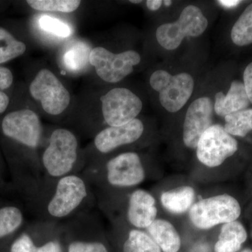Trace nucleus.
<instances>
[{
  "mask_svg": "<svg viewBox=\"0 0 252 252\" xmlns=\"http://www.w3.org/2000/svg\"><path fill=\"white\" fill-rule=\"evenodd\" d=\"M78 141L70 130H55L41 157L44 170L49 177L59 179L69 175L78 157Z\"/></svg>",
  "mask_w": 252,
  "mask_h": 252,
  "instance_id": "1",
  "label": "nucleus"
},
{
  "mask_svg": "<svg viewBox=\"0 0 252 252\" xmlns=\"http://www.w3.org/2000/svg\"><path fill=\"white\" fill-rule=\"evenodd\" d=\"M241 214L238 200L228 194L202 199L189 210V218L196 228L208 230L220 223L234 221Z\"/></svg>",
  "mask_w": 252,
  "mask_h": 252,
  "instance_id": "2",
  "label": "nucleus"
},
{
  "mask_svg": "<svg viewBox=\"0 0 252 252\" xmlns=\"http://www.w3.org/2000/svg\"><path fill=\"white\" fill-rule=\"evenodd\" d=\"M208 21L198 6L189 5L173 23H165L157 28L158 44L169 51L177 49L187 36L196 37L206 31Z\"/></svg>",
  "mask_w": 252,
  "mask_h": 252,
  "instance_id": "3",
  "label": "nucleus"
},
{
  "mask_svg": "<svg viewBox=\"0 0 252 252\" xmlns=\"http://www.w3.org/2000/svg\"><path fill=\"white\" fill-rule=\"evenodd\" d=\"M154 91L159 93V100L167 112L175 113L183 108L193 92V78L188 73L172 75L165 70H157L149 80Z\"/></svg>",
  "mask_w": 252,
  "mask_h": 252,
  "instance_id": "4",
  "label": "nucleus"
},
{
  "mask_svg": "<svg viewBox=\"0 0 252 252\" xmlns=\"http://www.w3.org/2000/svg\"><path fill=\"white\" fill-rule=\"evenodd\" d=\"M89 190L80 176L69 174L58 180L54 195L46 206L49 216L54 219L70 216L84 203Z\"/></svg>",
  "mask_w": 252,
  "mask_h": 252,
  "instance_id": "5",
  "label": "nucleus"
},
{
  "mask_svg": "<svg viewBox=\"0 0 252 252\" xmlns=\"http://www.w3.org/2000/svg\"><path fill=\"white\" fill-rule=\"evenodd\" d=\"M140 61V55L132 50L116 54L99 46L91 50L89 55V63L98 77L108 83L119 82L130 75Z\"/></svg>",
  "mask_w": 252,
  "mask_h": 252,
  "instance_id": "6",
  "label": "nucleus"
},
{
  "mask_svg": "<svg viewBox=\"0 0 252 252\" xmlns=\"http://www.w3.org/2000/svg\"><path fill=\"white\" fill-rule=\"evenodd\" d=\"M32 97L41 102V107L50 115L62 114L70 104L71 96L57 77L47 69L36 74L30 86Z\"/></svg>",
  "mask_w": 252,
  "mask_h": 252,
  "instance_id": "7",
  "label": "nucleus"
},
{
  "mask_svg": "<svg viewBox=\"0 0 252 252\" xmlns=\"http://www.w3.org/2000/svg\"><path fill=\"white\" fill-rule=\"evenodd\" d=\"M238 144L223 126L215 124L203 134L196 147L199 161L209 167L220 166L238 151Z\"/></svg>",
  "mask_w": 252,
  "mask_h": 252,
  "instance_id": "8",
  "label": "nucleus"
},
{
  "mask_svg": "<svg viewBox=\"0 0 252 252\" xmlns=\"http://www.w3.org/2000/svg\"><path fill=\"white\" fill-rule=\"evenodd\" d=\"M104 122L110 127L128 124L140 114L142 100L126 88H115L100 97Z\"/></svg>",
  "mask_w": 252,
  "mask_h": 252,
  "instance_id": "9",
  "label": "nucleus"
},
{
  "mask_svg": "<svg viewBox=\"0 0 252 252\" xmlns=\"http://www.w3.org/2000/svg\"><path fill=\"white\" fill-rule=\"evenodd\" d=\"M1 129L6 137L32 149L39 146L42 134L40 119L31 109L15 111L5 116Z\"/></svg>",
  "mask_w": 252,
  "mask_h": 252,
  "instance_id": "10",
  "label": "nucleus"
},
{
  "mask_svg": "<svg viewBox=\"0 0 252 252\" xmlns=\"http://www.w3.org/2000/svg\"><path fill=\"white\" fill-rule=\"evenodd\" d=\"M106 169L107 182L114 187H135L145 178L140 158L135 152H126L113 158L107 162Z\"/></svg>",
  "mask_w": 252,
  "mask_h": 252,
  "instance_id": "11",
  "label": "nucleus"
},
{
  "mask_svg": "<svg viewBox=\"0 0 252 252\" xmlns=\"http://www.w3.org/2000/svg\"><path fill=\"white\" fill-rule=\"evenodd\" d=\"M214 104L210 97L195 99L189 106L183 126V141L186 147L196 149L200 137L212 126Z\"/></svg>",
  "mask_w": 252,
  "mask_h": 252,
  "instance_id": "12",
  "label": "nucleus"
},
{
  "mask_svg": "<svg viewBox=\"0 0 252 252\" xmlns=\"http://www.w3.org/2000/svg\"><path fill=\"white\" fill-rule=\"evenodd\" d=\"M144 130L143 123L135 119L128 124L107 127L94 137L95 148L102 154H108L114 149L133 143L140 138Z\"/></svg>",
  "mask_w": 252,
  "mask_h": 252,
  "instance_id": "13",
  "label": "nucleus"
},
{
  "mask_svg": "<svg viewBox=\"0 0 252 252\" xmlns=\"http://www.w3.org/2000/svg\"><path fill=\"white\" fill-rule=\"evenodd\" d=\"M156 200L147 190L138 189L131 194L127 210L129 223L137 228H147L157 220Z\"/></svg>",
  "mask_w": 252,
  "mask_h": 252,
  "instance_id": "14",
  "label": "nucleus"
},
{
  "mask_svg": "<svg viewBox=\"0 0 252 252\" xmlns=\"http://www.w3.org/2000/svg\"><path fill=\"white\" fill-rule=\"evenodd\" d=\"M250 99L242 81L235 80L230 84L226 94L222 92L215 94L214 110L220 117H225L230 114L248 109Z\"/></svg>",
  "mask_w": 252,
  "mask_h": 252,
  "instance_id": "15",
  "label": "nucleus"
},
{
  "mask_svg": "<svg viewBox=\"0 0 252 252\" xmlns=\"http://www.w3.org/2000/svg\"><path fill=\"white\" fill-rule=\"evenodd\" d=\"M147 231L162 252H177L180 250V235L168 220H156L147 228Z\"/></svg>",
  "mask_w": 252,
  "mask_h": 252,
  "instance_id": "16",
  "label": "nucleus"
},
{
  "mask_svg": "<svg viewBox=\"0 0 252 252\" xmlns=\"http://www.w3.org/2000/svg\"><path fill=\"white\" fill-rule=\"evenodd\" d=\"M195 199L193 188L183 186L163 192L160 196L162 206L172 214L180 215L190 210Z\"/></svg>",
  "mask_w": 252,
  "mask_h": 252,
  "instance_id": "17",
  "label": "nucleus"
},
{
  "mask_svg": "<svg viewBox=\"0 0 252 252\" xmlns=\"http://www.w3.org/2000/svg\"><path fill=\"white\" fill-rule=\"evenodd\" d=\"M230 37L235 45L252 44V3L240 15L231 30Z\"/></svg>",
  "mask_w": 252,
  "mask_h": 252,
  "instance_id": "18",
  "label": "nucleus"
},
{
  "mask_svg": "<svg viewBox=\"0 0 252 252\" xmlns=\"http://www.w3.org/2000/svg\"><path fill=\"white\" fill-rule=\"evenodd\" d=\"M225 130L232 136L245 137L252 130V109H246L224 117Z\"/></svg>",
  "mask_w": 252,
  "mask_h": 252,
  "instance_id": "19",
  "label": "nucleus"
},
{
  "mask_svg": "<svg viewBox=\"0 0 252 252\" xmlns=\"http://www.w3.org/2000/svg\"><path fill=\"white\" fill-rule=\"evenodd\" d=\"M124 252H162L150 235L138 229L131 230L123 246Z\"/></svg>",
  "mask_w": 252,
  "mask_h": 252,
  "instance_id": "20",
  "label": "nucleus"
},
{
  "mask_svg": "<svg viewBox=\"0 0 252 252\" xmlns=\"http://www.w3.org/2000/svg\"><path fill=\"white\" fill-rule=\"evenodd\" d=\"M26 51V45L18 41L9 31L0 27V64L22 56Z\"/></svg>",
  "mask_w": 252,
  "mask_h": 252,
  "instance_id": "21",
  "label": "nucleus"
},
{
  "mask_svg": "<svg viewBox=\"0 0 252 252\" xmlns=\"http://www.w3.org/2000/svg\"><path fill=\"white\" fill-rule=\"evenodd\" d=\"M21 210L14 206L0 208V239L12 234L23 224Z\"/></svg>",
  "mask_w": 252,
  "mask_h": 252,
  "instance_id": "22",
  "label": "nucleus"
},
{
  "mask_svg": "<svg viewBox=\"0 0 252 252\" xmlns=\"http://www.w3.org/2000/svg\"><path fill=\"white\" fill-rule=\"evenodd\" d=\"M28 4L34 10L41 11H58L72 13L81 4L78 0H28Z\"/></svg>",
  "mask_w": 252,
  "mask_h": 252,
  "instance_id": "23",
  "label": "nucleus"
},
{
  "mask_svg": "<svg viewBox=\"0 0 252 252\" xmlns=\"http://www.w3.org/2000/svg\"><path fill=\"white\" fill-rule=\"evenodd\" d=\"M91 51L86 44L77 43L68 49L64 56V63L69 70L73 72L81 70L89 61Z\"/></svg>",
  "mask_w": 252,
  "mask_h": 252,
  "instance_id": "24",
  "label": "nucleus"
},
{
  "mask_svg": "<svg viewBox=\"0 0 252 252\" xmlns=\"http://www.w3.org/2000/svg\"><path fill=\"white\" fill-rule=\"evenodd\" d=\"M248 238L245 227L238 220L224 223L221 227L219 240L225 243L242 245Z\"/></svg>",
  "mask_w": 252,
  "mask_h": 252,
  "instance_id": "25",
  "label": "nucleus"
},
{
  "mask_svg": "<svg viewBox=\"0 0 252 252\" xmlns=\"http://www.w3.org/2000/svg\"><path fill=\"white\" fill-rule=\"evenodd\" d=\"M39 25L44 31L60 37H67L71 34L70 28L57 18L43 16L39 19Z\"/></svg>",
  "mask_w": 252,
  "mask_h": 252,
  "instance_id": "26",
  "label": "nucleus"
},
{
  "mask_svg": "<svg viewBox=\"0 0 252 252\" xmlns=\"http://www.w3.org/2000/svg\"><path fill=\"white\" fill-rule=\"evenodd\" d=\"M68 252H109L100 242L74 240L68 246Z\"/></svg>",
  "mask_w": 252,
  "mask_h": 252,
  "instance_id": "27",
  "label": "nucleus"
},
{
  "mask_svg": "<svg viewBox=\"0 0 252 252\" xmlns=\"http://www.w3.org/2000/svg\"><path fill=\"white\" fill-rule=\"evenodd\" d=\"M36 246L32 239L27 233H23L13 243L10 252H36Z\"/></svg>",
  "mask_w": 252,
  "mask_h": 252,
  "instance_id": "28",
  "label": "nucleus"
},
{
  "mask_svg": "<svg viewBox=\"0 0 252 252\" xmlns=\"http://www.w3.org/2000/svg\"><path fill=\"white\" fill-rule=\"evenodd\" d=\"M14 77L9 69L0 66V89L6 90L12 85Z\"/></svg>",
  "mask_w": 252,
  "mask_h": 252,
  "instance_id": "29",
  "label": "nucleus"
},
{
  "mask_svg": "<svg viewBox=\"0 0 252 252\" xmlns=\"http://www.w3.org/2000/svg\"><path fill=\"white\" fill-rule=\"evenodd\" d=\"M244 85L248 94L250 103L252 104V63L245 68L243 74Z\"/></svg>",
  "mask_w": 252,
  "mask_h": 252,
  "instance_id": "30",
  "label": "nucleus"
},
{
  "mask_svg": "<svg viewBox=\"0 0 252 252\" xmlns=\"http://www.w3.org/2000/svg\"><path fill=\"white\" fill-rule=\"evenodd\" d=\"M62 246L57 240H49L44 245L37 247L36 252H62Z\"/></svg>",
  "mask_w": 252,
  "mask_h": 252,
  "instance_id": "31",
  "label": "nucleus"
},
{
  "mask_svg": "<svg viewBox=\"0 0 252 252\" xmlns=\"http://www.w3.org/2000/svg\"><path fill=\"white\" fill-rule=\"evenodd\" d=\"M9 104V98L7 94L0 91V114L4 113Z\"/></svg>",
  "mask_w": 252,
  "mask_h": 252,
  "instance_id": "32",
  "label": "nucleus"
},
{
  "mask_svg": "<svg viewBox=\"0 0 252 252\" xmlns=\"http://www.w3.org/2000/svg\"><path fill=\"white\" fill-rule=\"evenodd\" d=\"M162 4V0H147L146 1L147 8L151 11H157V10L160 9Z\"/></svg>",
  "mask_w": 252,
  "mask_h": 252,
  "instance_id": "33",
  "label": "nucleus"
},
{
  "mask_svg": "<svg viewBox=\"0 0 252 252\" xmlns=\"http://www.w3.org/2000/svg\"><path fill=\"white\" fill-rule=\"evenodd\" d=\"M220 4L223 5L227 8L235 7L237 5L240 4L241 1H236V0H220L218 1Z\"/></svg>",
  "mask_w": 252,
  "mask_h": 252,
  "instance_id": "34",
  "label": "nucleus"
},
{
  "mask_svg": "<svg viewBox=\"0 0 252 252\" xmlns=\"http://www.w3.org/2000/svg\"><path fill=\"white\" fill-rule=\"evenodd\" d=\"M162 3H163L165 6H168L172 4V1H170V0H165V1H162Z\"/></svg>",
  "mask_w": 252,
  "mask_h": 252,
  "instance_id": "35",
  "label": "nucleus"
},
{
  "mask_svg": "<svg viewBox=\"0 0 252 252\" xmlns=\"http://www.w3.org/2000/svg\"><path fill=\"white\" fill-rule=\"evenodd\" d=\"M130 2L133 3V4H140V3H142V1L141 0H137V1H135V0H130Z\"/></svg>",
  "mask_w": 252,
  "mask_h": 252,
  "instance_id": "36",
  "label": "nucleus"
},
{
  "mask_svg": "<svg viewBox=\"0 0 252 252\" xmlns=\"http://www.w3.org/2000/svg\"><path fill=\"white\" fill-rule=\"evenodd\" d=\"M241 252H252V251L251 250H250V249H245V250H244L243 251Z\"/></svg>",
  "mask_w": 252,
  "mask_h": 252,
  "instance_id": "37",
  "label": "nucleus"
}]
</instances>
